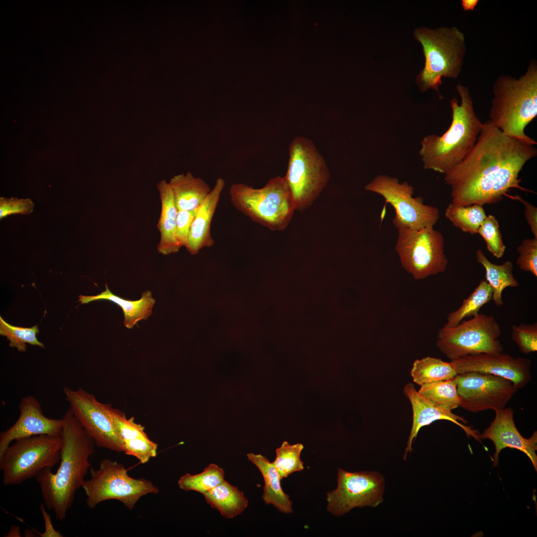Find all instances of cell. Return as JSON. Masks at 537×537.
Segmentation results:
<instances>
[{"instance_id":"cell-1","label":"cell","mask_w":537,"mask_h":537,"mask_svg":"<svg viewBox=\"0 0 537 537\" xmlns=\"http://www.w3.org/2000/svg\"><path fill=\"white\" fill-rule=\"evenodd\" d=\"M535 145L505 134L489 120L483 122L472 149L445 175L451 203L483 205L501 201L512 188L532 192L521 186L519 174L537 156Z\"/></svg>"},{"instance_id":"cell-2","label":"cell","mask_w":537,"mask_h":537,"mask_svg":"<svg viewBox=\"0 0 537 537\" xmlns=\"http://www.w3.org/2000/svg\"><path fill=\"white\" fill-rule=\"evenodd\" d=\"M62 418L59 468L55 473L52 468H46L36 477L44 505L61 521L65 519L76 491L86 480L95 445L69 409Z\"/></svg>"},{"instance_id":"cell-3","label":"cell","mask_w":537,"mask_h":537,"mask_svg":"<svg viewBox=\"0 0 537 537\" xmlns=\"http://www.w3.org/2000/svg\"><path fill=\"white\" fill-rule=\"evenodd\" d=\"M455 97L450 101L452 120L441 136L429 134L421 141L419 155L424 168L446 174L458 165L475 145L483 123L476 116L467 87L458 83Z\"/></svg>"},{"instance_id":"cell-4","label":"cell","mask_w":537,"mask_h":537,"mask_svg":"<svg viewBox=\"0 0 537 537\" xmlns=\"http://www.w3.org/2000/svg\"><path fill=\"white\" fill-rule=\"evenodd\" d=\"M489 120L505 134L536 145L525 132L537 115V62L532 60L519 79L500 76L493 86Z\"/></svg>"},{"instance_id":"cell-5","label":"cell","mask_w":537,"mask_h":537,"mask_svg":"<svg viewBox=\"0 0 537 537\" xmlns=\"http://www.w3.org/2000/svg\"><path fill=\"white\" fill-rule=\"evenodd\" d=\"M415 38L423 47L425 66L416 79L422 92L434 90L442 98L439 87L443 77L455 79L462 70L466 51L464 33L458 28L441 27L416 28Z\"/></svg>"},{"instance_id":"cell-6","label":"cell","mask_w":537,"mask_h":537,"mask_svg":"<svg viewBox=\"0 0 537 537\" xmlns=\"http://www.w3.org/2000/svg\"><path fill=\"white\" fill-rule=\"evenodd\" d=\"M229 193L236 208L271 231L285 229L295 210L284 177H273L260 188L243 183H234L229 188Z\"/></svg>"},{"instance_id":"cell-7","label":"cell","mask_w":537,"mask_h":537,"mask_svg":"<svg viewBox=\"0 0 537 537\" xmlns=\"http://www.w3.org/2000/svg\"><path fill=\"white\" fill-rule=\"evenodd\" d=\"M284 177L295 210L303 211L319 197L330 175L324 158L313 142L299 136L290 144L288 167Z\"/></svg>"},{"instance_id":"cell-8","label":"cell","mask_w":537,"mask_h":537,"mask_svg":"<svg viewBox=\"0 0 537 537\" xmlns=\"http://www.w3.org/2000/svg\"><path fill=\"white\" fill-rule=\"evenodd\" d=\"M60 436L40 435L12 442L0 454V469L4 485H15L59 463Z\"/></svg>"},{"instance_id":"cell-9","label":"cell","mask_w":537,"mask_h":537,"mask_svg":"<svg viewBox=\"0 0 537 537\" xmlns=\"http://www.w3.org/2000/svg\"><path fill=\"white\" fill-rule=\"evenodd\" d=\"M90 478L82 486L90 509L104 501L116 500L132 510L141 497L159 492L150 481L130 477L122 463L109 459H102L97 469L90 468Z\"/></svg>"},{"instance_id":"cell-10","label":"cell","mask_w":537,"mask_h":537,"mask_svg":"<svg viewBox=\"0 0 537 537\" xmlns=\"http://www.w3.org/2000/svg\"><path fill=\"white\" fill-rule=\"evenodd\" d=\"M395 246L404 269L416 280L443 272L448 264L444 238L433 226L398 229Z\"/></svg>"},{"instance_id":"cell-11","label":"cell","mask_w":537,"mask_h":537,"mask_svg":"<svg viewBox=\"0 0 537 537\" xmlns=\"http://www.w3.org/2000/svg\"><path fill=\"white\" fill-rule=\"evenodd\" d=\"M501 334L500 326L492 315L478 313L455 326H443L438 332L436 345L451 360L480 353H501Z\"/></svg>"},{"instance_id":"cell-12","label":"cell","mask_w":537,"mask_h":537,"mask_svg":"<svg viewBox=\"0 0 537 537\" xmlns=\"http://www.w3.org/2000/svg\"><path fill=\"white\" fill-rule=\"evenodd\" d=\"M365 189L382 196L395 210L393 224L398 229H421L434 226L440 218L438 208L425 204L421 197H413L414 190L407 182H400L395 177L376 176Z\"/></svg>"},{"instance_id":"cell-13","label":"cell","mask_w":537,"mask_h":537,"mask_svg":"<svg viewBox=\"0 0 537 537\" xmlns=\"http://www.w3.org/2000/svg\"><path fill=\"white\" fill-rule=\"evenodd\" d=\"M69 410L87 434L100 448L124 452L119 438L108 411V405L97 401L95 396L81 387H64Z\"/></svg>"},{"instance_id":"cell-14","label":"cell","mask_w":537,"mask_h":537,"mask_svg":"<svg viewBox=\"0 0 537 537\" xmlns=\"http://www.w3.org/2000/svg\"><path fill=\"white\" fill-rule=\"evenodd\" d=\"M383 477L377 472L339 469L338 486L327 493V510L340 516L355 507H375L383 501Z\"/></svg>"},{"instance_id":"cell-15","label":"cell","mask_w":537,"mask_h":537,"mask_svg":"<svg viewBox=\"0 0 537 537\" xmlns=\"http://www.w3.org/2000/svg\"><path fill=\"white\" fill-rule=\"evenodd\" d=\"M455 379L459 407L473 413L504 409L517 390L510 380L490 373L466 372Z\"/></svg>"},{"instance_id":"cell-16","label":"cell","mask_w":537,"mask_h":537,"mask_svg":"<svg viewBox=\"0 0 537 537\" xmlns=\"http://www.w3.org/2000/svg\"><path fill=\"white\" fill-rule=\"evenodd\" d=\"M450 362L457 374L470 371L493 374L510 380L517 389L525 387L532 378L529 358L502 352L469 355Z\"/></svg>"},{"instance_id":"cell-17","label":"cell","mask_w":537,"mask_h":537,"mask_svg":"<svg viewBox=\"0 0 537 537\" xmlns=\"http://www.w3.org/2000/svg\"><path fill=\"white\" fill-rule=\"evenodd\" d=\"M19 416L10 427L0 434V454L14 441L40 435L60 436L64 421L45 416L39 401L32 395L19 403Z\"/></svg>"},{"instance_id":"cell-18","label":"cell","mask_w":537,"mask_h":537,"mask_svg":"<svg viewBox=\"0 0 537 537\" xmlns=\"http://www.w3.org/2000/svg\"><path fill=\"white\" fill-rule=\"evenodd\" d=\"M495 411V417L489 427L479 435L480 439H489L495 446L493 466L498 463L499 454L506 448H515L524 452L537 470V432L529 439L523 437L517 430L514 421L513 409L508 407Z\"/></svg>"},{"instance_id":"cell-19","label":"cell","mask_w":537,"mask_h":537,"mask_svg":"<svg viewBox=\"0 0 537 537\" xmlns=\"http://www.w3.org/2000/svg\"><path fill=\"white\" fill-rule=\"evenodd\" d=\"M403 391L409 400L413 410V424L405 449L404 459H406L407 453L412 451V442L416 438L420 429L438 420H445L452 422L462 428L468 436H471L481 442L477 431L462 424H466L467 420L463 417L453 413L451 411H446L438 407L427 400L416 390L412 383H407L405 386Z\"/></svg>"},{"instance_id":"cell-20","label":"cell","mask_w":537,"mask_h":537,"mask_svg":"<svg viewBox=\"0 0 537 537\" xmlns=\"http://www.w3.org/2000/svg\"><path fill=\"white\" fill-rule=\"evenodd\" d=\"M225 184L224 179L218 178L214 187L196 210L185 246L191 255H196L201 249L211 247L214 244L211 234V224Z\"/></svg>"},{"instance_id":"cell-21","label":"cell","mask_w":537,"mask_h":537,"mask_svg":"<svg viewBox=\"0 0 537 537\" xmlns=\"http://www.w3.org/2000/svg\"><path fill=\"white\" fill-rule=\"evenodd\" d=\"M161 203L160 216L157 227L160 233L157 246L158 252L168 255L178 252L179 249L175 240L178 209L169 182L163 179L157 184Z\"/></svg>"},{"instance_id":"cell-22","label":"cell","mask_w":537,"mask_h":537,"mask_svg":"<svg viewBox=\"0 0 537 537\" xmlns=\"http://www.w3.org/2000/svg\"><path fill=\"white\" fill-rule=\"evenodd\" d=\"M78 301L81 304H87L99 300H107L118 305L124 314V326L132 329L138 322L146 320L152 314L155 300L150 290L143 292L139 300L133 301L125 299L113 294L105 284V290L96 295H83L79 296Z\"/></svg>"},{"instance_id":"cell-23","label":"cell","mask_w":537,"mask_h":537,"mask_svg":"<svg viewBox=\"0 0 537 537\" xmlns=\"http://www.w3.org/2000/svg\"><path fill=\"white\" fill-rule=\"evenodd\" d=\"M169 183L178 210H197L211 190L203 179L189 172L174 176Z\"/></svg>"},{"instance_id":"cell-24","label":"cell","mask_w":537,"mask_h":537,"mask_svg":"<svg viewBox=\"0 0 537 537\" xmlns=\"http://www.w3.org/2000/svg\"><path fill=\"white\" fill-rule=\"evenodd\" d=\"M247 456L258 467L263 476L265 486L262 498L265 504H272L281 512L291 513L292 502L289 496L281 488L279 474L272 462L261 454L249 453Z\"/></svg>"},{"instance_id":"cell-25","label":"cell","mask_w":537,"mask_h":537,"mask_svg":"<svg viewBox=\"0 0 537 537\" xmlns=\"http://www.w3.org/2000/svg\"><path fill=\"white\" fill-rule=\"evenodd\" d=\"M204 496L206 503L226 519H232L241 514L248 505V500L243 492L225 480Z\"/></svg>"},{"instance_id":"cell-26","label":"cell","mask_w":537,"mask_h":537,"mask_svg":"<svg viewBox=\"0 0 537 537\" xmlns=\"http://www.w3.org/2000/svg\"><path fill=\"white\" fill-rule=\"evenodd\" d=\"M475 255L477 262L485 268L486 281L492 289V300L500 307L503 304V290L508 287H517L520 285L513 274V264L509 260L501 265L493 264L479 249L476 251Z\"/></svg>"},{"instance_id":"cell-27","label":"cell","mask_w":537,"mask_h":537,"mask_svg":"<svg viewBox=\"0 0 537 537\" xmlns=\"http://www.w3.org/2000/svg\"><path fill=\"white\" fill-rule=\"evenodd\" d=\"M413 381L422 386L424 384L454 378L457 375L450 362L441 358L427 357L416 359L411 370Z\"/></svg>"},{"instance_id":"cell-28","label":"cell","mask_w":537,"mask_h":537,"mask_svg":"<svg viewBox=\"0 0 537 537\" xmlns=\"http://www.w3.org/2000/svg\"><path fill=\"white\" fill-rule=\"evenodd\" d=\"M492 297L491 287L486 280H481L474 290L463 300L460 307L448 314L447 323L444 326L454 327L464 318L477 315L480 308L492 300Z\"/></svg>"},{"instance_id":"cell-29","label":"cell","mask_w":537,"mask_h":537,"mask_svg":"<svg viewBox=\"0 0 537 537\" xmlns=\"http://www.w3.org/2000/svg\"><path fill=\"white\" fill-rule=\"evenodd\" d=\"M418 392L438 407L451 411L459 407L455 376L451 379L421 386Z\"/></svg>"},{"instance_id":"cell-30","label":"cell","mask_w":537,"mask_h":537,"mask_svg":"<svg viewBox=\"0 0 537 537\" xmlns=\"http://www.w3.org/2000/svg\"><path fill=\"white\" fill-rule=\"evenodd\" d=\"M445 214L455 227L471 235L477 234L479 228L487 216L483 205L460 206L451 203L447 207Z\"/></svg>"},{"instance_id":"cell-31","label":"cell","mask_w":537,"mask_h":537,"mask_svg":"<svg viewBox=\"0 0 537 537\" xmlns=\"http://www.w3.org/2000/svg\"><path fill=\"white\" fill-rule=\"evenodd\" d=\"M224 480V469L215 463H210L200 473L182 475L178 484L181 490L196 491L204 495Z\"/></svg>"},{"instance_id":"cell-32","label":"cell","mask_w":537,"mask_h":537,"mask_svg":"<svg viewBox=\"0 0 537 537\" xmlns=\"http://www.w3.org/2000/svg\"><path fill=\"white\" fill-rule=\"evenodd\" d=\"M303 446L300 443L290 445L284 441L276 450V457L272 462L277 471L280 480L289 474L304 469L300 459V453Z\"/></svg>"},{"instance_id":"cell-33","label":"cell","mask_w":537,"mask_h":537,"mask_svg":"<svg viewBox=\"0 0 537 537\" xmlns=\"http://www.w3.org/2000/svg\"><path fill=\"white\" fill-rule=\"evenodd\" d=\"M39 333L37 325L31 328H23L11 325L0 316V334L9 341L10 347L16 348L19 352L26 351V344L45 348L39 342L36 334Z\"/></svg>"},{"instance_id":"cell-34","label":"cell","mask_w":537,"mask_h":537,"mask_svg":"<svg viewBox=\"0 0 537 537\" xmlns=\"http://www.w3.org/2000/svg\"><path fill=\"white\" fill-rule=\"evenodd\" d=\"M479 234L484 240L487 250L496 258H501L504 255L506 246L503 241L496 217L488 215L479 228Z\"/></svg>"},{"instance_id":"cell-35","label":"cell","mask_w":537,"mask_h":537,"mask_svg":"<svg viewBox=\"0 0 537 537\" xmlns=\"http://www.w3.org/2000/svg\"><path fill=\"white\" fill-rule=\"evenodd\" d=\"M511 338L520 351L525 354L537 351V323L521 324L511 327Z\"/></svg>"},{"instance_id":"cell-36","label":"cell","mask_w":537,"mask_h":537,"mask_svg":"<svg viewBox=\"0 0 537 537\" xmlns=\"http://www.w3.org/2000/svg\"><path fill=\"white\" fill-rule=\"evenodd\" d=\"M516 264L520 269L537 277V238L525 239L517 248Z\"/></svg>"},{"instance_id":"cell-37","label":"cell","mask_w":537,"mask_h":537,"mask_svg":"<svg viewBox=\"0 0 537 537\" xmlns=\"http://www.w3.org/2000/svg\"><path fill=\"white\" fill-rule=\"evenodd\" d=\"M123 445L125 454L136 457L143 464L157 455L158 445L148 437L125 441Z\"/></svg>"},{"instance_id":"cell-38","label":"cell","mask_w":537,"mask_h":537,"mask_svg":"<svg viewBox=\"0 0 537 537\" xmlns=\"http://www.w3.org/2000/svg\"><path fill=\"white\" fill-rule=\"evenodd\" d=\"M34 203L29 198H0V219L11 214L28 215L33 210Z\"/></svg>"},{"instance_id":"cell-39","label":"cell","mask_w":537,"mask_h":537,"mask_svg":"<svg viewBox=\"0 0 537 537\" xmlns=\"http://www.w3.org/2000/svg\"><path fill=\"white\" fill-rule=\"evenodd\" d=\"M196 210H179L177 220L175 240L179 249L186 244L192 222Z\"/></svg>"},{"instance_id":"cell-40","label":"cell","mask_w":537,"mask_h":537,"mask_svg":"<svg viewBox=\"0 0 537 537\" xmlns=\"http://www.w3.org/2000/svg\"><path fill=\"white\" fill-rule=\"evenodd\" d=\"M514 198L524 204L525 218L534 238H537V208L519 195H516Z\"/></svg>"},{"instance_id":"cell-41","label":"cell","mask_w":537,"mask_h":537,"mask_svg":"<svg viewBox=\"0 0 537 537\" xmlns=\"http://www.w3.org/2000/svg\"><path fill=\"white\" fill-rule=\"evenodd\" d=\"M44 506L45 505L43 503H41L40 505V509L42 514L45 525V532L43 534H40L41 535V537H63L59 532L56 531L54 529L51 521L50 516L45 511Z\"/></svg>"},{"instance_id":"cell-42","label":"cell","mask_w":537,"mask_h":537,"mask_svg":"<svg viewBox=\"0 0 537 537\" xmlns=\"http://www.w3.org/2000/svg\"><path fill=\"white\" fill-rule=\"evenodd\" d=\"M479 2V0H462L461 7L464 11H471L475 8Z\"/></svg>"},{"instance_id":"cell-43","label":"cell","mask_w":537,"mask_h":537,"mask_svg":"<svg viewBox=\"0 0 537 537\" xmlns=\"http://www.w3.org/2000/svg\"><path fill=\"white\" fill-rule=\"evenodd\" d=\"M20 537V530L17 526L11 527L7 537Z\"/></svg>"}]
</instances>
